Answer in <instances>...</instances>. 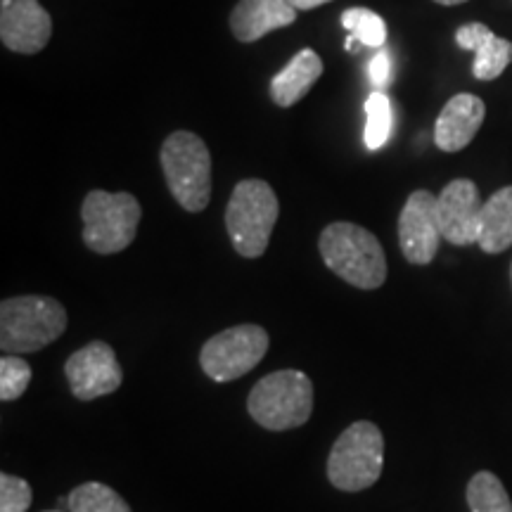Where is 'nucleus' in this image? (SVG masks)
Masks as SVG:
<instances>
[{
	"label": "nucleus",
	"instance_id": "f257e3e1",
	"mask_svg": "<svg viewBox=\"0 0 512 512\" xmlns=\"http://www.w3.org/2000/svg\"><path fill=\"white\" fill-rule=\"evenodd\" d=\"M318 249L325 266L358 290H377L387 280V256L370 230L349 221L330 223L320 233Z\"/></svg>",
	"mask_w": 512,
	"mask_h": 512
},
{
	"label": "nucleus",
	"instance_id": "f03ea898",
	"mask_svg": "<svg viewBox=\"0 0 512 512\" xmlns=\"http://www.w3.org/2000/svg\"><path fill=\"white\" fill-rule=\"evenodd\" d=\"M67 311L53 297L24 294L0 304V349L5 354H34L67 330Z\"/></svg>",
	"mask_w": 512,
	"mask_h": 512
},
{
	"label": "nucleus",
	"instance_id": "7ed1b4c3",
	"mask_svg": "<svg viewBox=\"0 0 512 512\" xmlns=\"http://www.w3.org/2000/svg\"><path fill=\"white\" fill-rule=\"evenodd\" d=\"M278 216V197L266 181L247 178L235 185L226 207V230L235 252L245 259H259L268 249Z\"/></svg>",
	"mask_w": 512,
	"mask_h": 512
},
{
	"label": "nucleus",
	"instance_id": "20e7f679",
	"mask_svg": "<svg viewBox=\"0 0 512 512\" xmlns=\"http://www.w3.org/2000/svg\"><path fill=\"white\" fill-rule=\"evenodd\" d=\"M247 411L264 430L302 427L313 413V382L302 370H278L261 377L249 392Z\"/></svg>",
	"mask_w": 512,
	"mask_h": 512
},
{
	"label": "nucleus",
	"instance_id": "39448f33",
	"mask_svg": "<svg viewBox=\"0 0 512 512\" xmlns=\"http://www.w3.org/2000/svg\"><path fill=\"white\" fill-rule=\"evenodd\" d=\"M159 162L174 200L190 214H200L211 200V152L200 136L174 131L162 143Z\"/></svg>",
	"mask_w": 512,
	"mask_h": 512
},
{
	"label": "nucleus",
	"instance_id": "423d86ee",
	"mask_svg": "<svg viewBox=\"0 0 512 512\" xmlns=\"http://www.w3.org/2000/svg\"><path fill=\"white\" fill-rule=\"evenodd\" d=\"M143 207L131 192L91 190L81 204L83 242L95 254H119L136 240Z\"/></svg>",
	"mask_w": 512,
	"mask_h": 512
},
{
	"label": "nucleus",
	"instance_id": "0eeeda50",
	"mask_svg": "<svg viewBox=\"0 0 512 512\" xmlns=\"http://www.w3.org/2000/svg\"><path fill=\"white\" fill-rule=\"evenodd\" d=\"M384 467V437L370 420H358L339 434L328 456L330 484L347 494L373 486Z\"/></svg>",
	"mask_w": 512,
	"mask_h": 512
},
{
	"label": "nucleus",
	"instance_id": "6e6552de",
	"mask_svg": "<svg viewBox=\"0 0 512 512\" xmlns=\"http://www.w3.org/2000/svg\"><path fill=\"white\" fill-rule=\"evenodd\" d=\"M271 337L261 325H235L204 342L200 366L214 382H233L264 361Z\"/></svg>",
	"mask_w": 512,
	"mask_h": 512
},
{
	"label": "nucleus",
	"instance_id": "1a4fd4ad",
	"mask_svg": "<svg viewBox=\"0 0 512 512\" xmlns=\"http://www.w3.org/2000/svg\"><path fill=\"white\" fill-rule=\"evenodd\" d=\"M441 235L437 195L430 190H415L403 204L399 216V245L408 264L427 266L439 252Z\"/></svg>",
	"mask_w": 512,
	"mask_h": 512
},
{
	"label": "nucleus",
	"instance_id": "9d476101",
	"mask_svg": "<svg viewBox=\"0 0 512 512\" xmlns=\"http://www.w3.org/2000/svg\"><path fill=\"white\" fill-rule=\"evenodd\" d=\"M64 375L79 401H95L117 392L124 382L117 354L107 342H91L74 351L64 363Z\"/></svg>",
	"mask_w": 512,
	"mask_h": 512
},
{
	"label": "nucleus",
	"instance_id": "9b49d317",
	"mask_svg": "<svg viewBox=\"0 0 512 512\" xmlns=\"http://www.w3.org/2000/svg\"><path fill=\"white\" fill-rule=\"evenodd\" d=\"M484 202L470 178H456L437 195L439 228L446 242L456 247L477 245Z\"/></svg>",
	"mask_w": 512,
	"mask_h": 512
},
{
	"label": "nucleus",
	"instance_id": "f8f14e48",
	"mask_svg": "<svg viewBox=\"0 0 512 512\" xmlns=\"http://www.w3.org/2000/svg\"><path fill=\"white\" fill-rule=\"evenodd\" d=\"M53 17L38 0H0V41L19 55H36L50 43Z\"/></svg>",
	"mask_w": 512,
	"mask_h": 512
},
{
	"label": "nucleus",
	"instance_id": "ddd939ff",
	"mask_svg": "<svg viewBox=\"0 0 512 512\" xmlns=\"http://www.w3.org/2000/svg\"><path fill=\"white\" fill-rule=\"evenodd\" d=\"M486 119V105L472 93H458L446 102L434 124V145L441 152H460L475 140Z\"/></svg>",
	"mask_w": 512,
	"mask_h": 512
},
{
	"label": "nucleus",
	"instance_id": "4468645a",
	"mask_svg": "<svg viewBox=\"0 0 512 512\" xmlns=\"http://www.w3.org/2000/svg\"><path fill=\"white\" fill-rule=\"evenodd\" d=\"M297 12L290 0H240L230 12V31L240 43H254L297 22Z\"/></svg>",
	"mask_w": 512,
	"mask_h": 512
},
{
	"label": "nucleus",
	"instance_id": "2eb2a0df",
	"mask_svg": "<svg viewBox=\"0 0 512 512\" xmlns=\"http://www.w3.org/2000/svg\"><path fill=\"white\" fill-rule=\"evenodd\" d=\"M456 43L463 50L475 53L472 74L479 81H494L512 62V43L496 36L486 24L470 22L456 31Z\"/></svg>",
	"mask_w": 512,
	"mask_h": 512
},
{
	"label": "nucleus",
	"instance_id": "dca6fc26",
	"mask_svg": "<svg viewBox=\"0 0 512 512\" xmlns=\"http://www.w3.org/2000/svg\"><path fill=\"white\" fill-rule=\"evenodd\" d=\"M323 76V60L316 50L304 48L273 76L271 98L278 107H294Z\"/></svg>",
	"mask_w": 512,
	"mask_h": 512
},
{
	"label": "nucleus",
	"instance_id": "f3484780",
	"mask_svg": "<svg viewBox=\"0 0 512 512\" xmlns=\"http://www.w3.org/2000/svg\"><path fill=\"white\" fill-rule=\"evenodd\" d=\"M477 245L486 254H501L512 247V185L496 190L484 202Z\"/></svg>",
	"mask_w": 512,
	"mask_h": 512
},
{
	"label": "nucleus",
	"instance_id": "a211bd4d",
	"mask_svg": "<svg viewBox=\"0 0 512 512\" xmlns=\"http://www.w3.org/2000/svg\"><path fill=\"white\" fill-rule=\"evenodd\" d=\"M69 512H131L124 498L112 486L102 482H86L67 496Z\"/></svg>",
	"mask_w": 512,
	"mask_h": 512
},
{
	"label": "nucleus",
	"instance_id": "6ab92c4d",
	"mask_svg": "<svg viewBox=\"0 0 512 512\" xmlns=\"http://www.w3.org/2000/svg\"><path fill=\"white\" fill-rule=\"evenodd\" d=\"M467 505L472 512H512V501L501 479L482 470L467 484Z\"/></svg>",
	"mask_w": 512,
	"mask_h": 512
},
{
	"label": "nucleus",
	"instance_id": "aec40b11",
	"mask_svg": "<svg viewBox=\"0 0 512 512\" xmlns=\"http://www.w3.org/2000/svg\"><path fill=\"white\" fill-rule=\"evenodd\" d=\"M342 27L351 38L368 48H382L387 43V24L377 12L368 8H349L342 12Z\"/></svg>",
	"mask_w": 512,
	"mask_h": 512
},
{
	"label": "nucleus",
	"instance_id": "412c9836",
	"mask_svg": "<svg viewBox=\"0 0 512 512\" xmlns=\"http://www.w3.org/2000/svg\"><path fill=\"white\" fill-rule=\"evenodd\" d=\"M366 145L368 150H382L387 145L389 136H392V124H394V110L392 100L387 95L375 91L366 100Z\"/></svg>",
	"mask_w": 512,
	"mask_h": 512
},
{
	"label": "nucleus",
	"instance_id": "4be33fe9",
	"mask_svg": "<svg viewBox=\"0 0 512 512\" xmlns=\"http://www.w3.org/2000/svg\"><path fill=\"white\" fill-rule=\"evenodd\" d=\"M31 366L24 358L5 354L0 358V399L17 401L29 389Z\"/></svg>",
	"mask_w": 512,
	"mask_h": 512
},
{
	"label": "nucleus",
	"instance_id": "5701e85b",
	"mask_svg": "<svg viewBox=\"0 0 512 512\" xmlns=\"http://www.w3.org/2000/svg\"><path fill=\"white\" fill-rule=\"evenodd\" d=\"M34 501L31 486L24 479L3 472L0 475V512H27Z\"/></svg>",
	"mask_w": 512,
	"mask_h": 512
},
{
	"label": "nucleus",
	"instance_id": "b1692460",
	"mask_svg": "<svg viewBox=\"0 0 512 512\" xmlns=\"http://www.w3.org/2000/svg\"><path fill=\"white\" fill-rule=\"evenodd\" d=\"M368 76L370 83L375 86V91L384 93V88L392 83V55H389V50H380V53L370 60Z\"/></svg>",
	"mask_w": 512,
	"mask_h": 512
},
{
	"label": "nucleus",
	"instance_id": "393cba45",
	"mask_svg": "<svg viewBox=\"0 0 512 512\" xmlns=\"http://www.w3.org/2000/svg\"><path fill=\"white\" fill-rule=\"evenodd\" d=\"M330 3V0H290V5H294L297 10H313L320 8V5Z\"/></svg>",
	"mask_w": 512,
	"mask_h": 512
},
{
	"label": "nucleus",
	"instance_id": "a878e982",
	"mask_svg": "<svg viewBox=\"0 0 512 512\" xmlns=\"http://www.w3.org/2000/svg\"><path fill=\"white\" fill-rule=\"evenodd\" d=\"M434 3H439V5H460V3H467V0H434Z\"/></svg>",
	"mask_w": 512,
	"mask_h": 512
},
{
	"label": "nucleus",
	"instance_id": "bb28decb",
	"mask_svg": "<svg viewBox=\"0 0 512 512\" xmlns=\"http://www.w3.org/2000/svg\"><path fill=\"white\" fill-rule=\"evenodd\" d=\"M43 512H62V510H43Z\"/></svg>",
	"mask_w": 512,
	"mask_h": 512
},
{
	"label": "nucleus",
	"instance_id": "cd10ccee",
	"mask_svg": "<svg viewBox=\"0 0 512 512\" xmlns=\"http://www.w3.org/2000/svg\"><path fill=\"white\" fill-rule=\"evenodd\" d=\"M510 280H512V266H510Z\"/></svg>",
	"mask_w": 512,
	"mask_h": 512
}]
</instances>
